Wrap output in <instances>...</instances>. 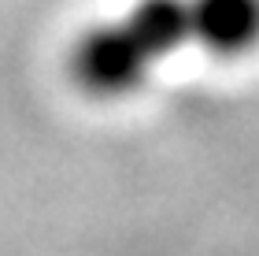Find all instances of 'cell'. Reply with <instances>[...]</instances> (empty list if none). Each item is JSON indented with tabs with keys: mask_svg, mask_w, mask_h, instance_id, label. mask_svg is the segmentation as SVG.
<instances>
[{
	"mask_svg": "<svg viewBox=\"0 0 259 256\" xmlns=\"http://www.w3.org/2000/svg\"><path fill=\"white\" fill-rule=\"evenodd\" d=\"M189 22L219 56L244 52L259 41V0H193Z\"/></svg>",
	"mask_w": 259,
	"mask_h": 256,
	"instance_id": "obj_1",
	"label": "cell"
}]
</instances>
